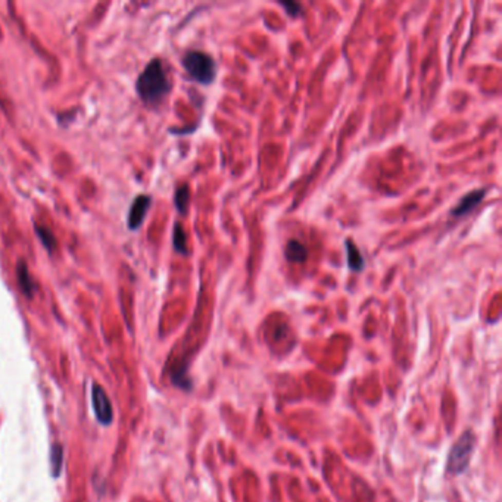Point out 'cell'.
<instances>
[{
	"instance_id": "cell-9",
	"label": "cell",
	"mask_w": 502,
	"mask_h": 502,
	"mask_svg": "<svg viewBox=\"0 0 502 502\" xmlns=\"http://www.w3.org/2000/svg\"><path fill=\"white\" fill-rule=\"evenodd\" d=\"M345 249H346V258H348V267H349L352 271L358 273V271H362L365 264H364V258L361 255L360 249L357 248V245L354 243L352 240L345 241Z\"/></svg>"
},
{
	"instance_id": "cell-13",
	"label": "cell",
	"mask_w": 502,
	"mask_h": 502,
	"mask_svg": "<svg viewBox=\"0 0 502 502\" xmlns=\"http://www.w3.org/2000/svg\"><path fill=\"white\" fill-rule=\"evenodd\" d=\"M35 231H37V234H39L40 240L43 241V245L46 246V249H49V251H53V249H55V246H56V240H55V237H53V234L49 231V229H44V227H42V226H37V227H35Z\"/></svg>"
},
{
	"instance_id": "cell-10",
	"label": "cell",
	"mask_w": 502,
	"mask_h": 502,
	"mask_svg": "<svg viewBox=\"0 0 502 502\" xmlns=\"http://www.w3.org/2000/svg\"><path fill=\"white\" fill-rule=\"evenodd\" d=\"M189 199H190V192L189 187L181 186L180 189H177L175 192V208L180 211V214H186L187 207H189Z\"/></svg>"
},
{
	"instance_id": "cell-12",
	"label": "cell",
	"mask_w": 502,
	"mask_h": 502,
	"mask_svg": "<svg viewBox=\"0 0 502 502\" xmlns=\"http://www.w3.org/2000/svg\"><path fill=\"white\" fill-rule=\"evenodd\" d=\"M173 243H174L175 251L181 255H187V246H186V234L184 230L180 224H175L174 227V234H173Z\"/></svg>"
},
{
	"instance_id": "cell-4",
	"label": "cell",
	"mask_w": 502,
	"mask_h": 502,
	"mask_svg": "<svg viewBox=\"0 0 502 502\" xmlns=\"http://www.w3.org/2000/svg\"><path fill=\"white\" fill-rule=\"evenodd\" d=\"M91 393H93L91 395L93 408H95V414H96V418L99 420V423H102V424H110L112 417H114V411H112V405H110V401L106 392L103 391L102 386L93 384Z\"/></svg>"
},
{
	"instance_id": "cell-3",
	"label": "cell",
	"mask_w": 502,
	"mask_h": 502,
	"mask_svg": "<svg viewBox=\"0 0 502 502\" xmlns=\"http://www.w3.org/2000/svg\"><path fill=\"white\" fill-rule=\"evenodd\" d=\"M476 435L471 430H466L449 451L447 471L451 474H462L469 469L473 452L476 449Z\"/></svg>"
},
{
	"instance_id": "cell-2",
	"label": "cell",
	"mask_w": 502,
	"mask_h": 502,
	"mask_svg": "<svg viewBox=\"0 0 502 502\" xmlns=\"http://www.w3.org/2000/svg\"><path fill=\"white\" fill-rule=\"evenodd\" d=\"M181 64L187 74L200 84H211L217 77V64L212 56L200 50H189Z\"/></svg>"
},
{
	"instance_id": "cell-11",
	"label": "cell",
	"mask_w": 502,
	"mask_h": 502,
	"mask_svg": "<svg viewBox=\"0 0 502 502\" xmlns=\"http://www.w3.org/2000/svg\"><path fill=\"white\" fill-rule=\"evenodd\" d=\"M62 458H64L62 445L53 443L52 449H50V464H52V471H53V476L55 477L59 474V471L62 469Z\"/></svg>"
},
{
	"instance_id": "cell-14",
	"label": "cell",
	"mask_w": 502,
	"mask_h": 502,
	"mask_svg": "<svg viewBox=\"0 0 502 502\" xmlns=\"http://www.w3.org/2000/svg\"><path fill=\"white\" fill-rule=\"evenodd\" d=\"M173 380H174V383L177 384V386H180V387H186V389H190V379L187 377V373H186V370H178V371H175L174 373V376H173Z\"/></svg>"
},
{
	"instance_id": "cell-1",
	"label": "cell",
	"mask_w": 502,
	"mask_h": 502,
	"mask_svg": "<svg viewBox=\"0 0 502 502\" xmlns=\"http://www.w3.org/2000/svg\"><path fill=\"white\" fill-rule=\"evenodd\" d=\"M137 93L146 105H156L170 93L171 83L161 59H152L137 78Z\"/></svg>"
},
{
	"instance_id": "cell-8",
	"label": "cell",
	"mask_w": 502,
	"mask_h": 502,
	"mask_svg": "<svg viewBox=\"0 0 502 502\" xmlns=\"http://www.w3.org/2000/svg\"><path fill=\"white\" fill-rule=\"evenodd\" d=\"M16 277H18V283H20L22 293L27 298H33L34 292H35V284L28 273L27 264L24 261H20L16 265Z\"/></svg>"
},
{
	"instance_id": "cell-15",
	"label": "cell",
	"mask_w": 502,
	"mask_h": 502,
	"mask_svg": "<svg viewBox=\"0 0 502 502\" xmlns=\"http://www.w3.org/2000/svg\"><path fill=\"white\" fill-rule=\"evenodd\" d=\"M280 5L284 8V11L287 12V15H290L292 18L299 16L302 12V6L296 2H280Z\"/></svg>"
},
{
	"instance_id": "cell-5",
	"label": "cell",
	"mask_w": 502,
	"mask_h": 502,
	"mask_svg": "<svg viewBox=\"0 0 502 502\" xmlns=\"http://www.w3.org/2000/svg\"><path fill=\"white\" fill-rule=\"evenodd\" d=\"M486 195H488V190H486V189H476V190H471V192H469L466 196L461 197L458 205L451 211V215H452V217H457V218L466 217V215L470 214L474 208L479 207V203L485 199Z\"/></svg>"
},
{
	"instance_id": "cell-7",
	"label": "cell",
	"mask_w": 502,
	"mask_h": 502,
	"mask_svg": "<svg viewBox=\"0 0 502 502\" xmlns=\"http://www.w3.org/2000/svg\"><path fill=\"white\" fill-rule=\"evenodd\" d=\"M284 256L289 262L302 264L308 258V249L305 248V245H302L299 240L292 239V240L287 241V245L284 248Z\"/></svg>"
},
{
	"instance_id": "cell-6",
	"label": "cell",
	"mask_w": 502,
	"mask_h": 502,
	"mask_svg": "<svg viewBox=\"0 0 502 502\" xmlns=\"http://www.w3.org/2000/svg\"><path fill=\"white\" fill-rule=\"evenodd\" d=\"M149 208H151V197L149 196H139L133 202L130 208V215H128V227L131 230H137L142 226Z\"/></svg>"
}]
</instances>
